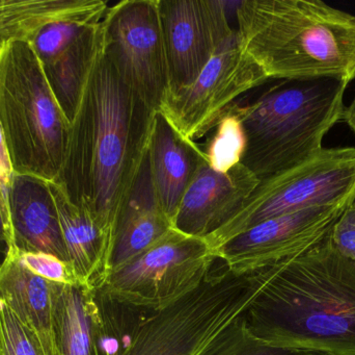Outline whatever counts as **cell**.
<instances>
[{"instance_id":"obj_1","label":"cell","mask_w":355,"mask_h":355,"mask_svg":"<svg viewBox=\"0 0 355 355\" xmlns=\"http://www.w3.org/2000/svg\"><path fill=\"white\" fill-rule=\"evenodd\" d=\"M155 114L108 58L101 21L55 181L71 201L95 218L112 249L119 218L147 154Z\"/></svg>"},{"instance_id":"obj_2","label":"cell","mask_w":355,"mask_h":355,"mask_svg":"<svg viewBox=\"0 0 355 355\" xmlns=\"http://www.w3.org/2000/svg\"><path fill=\"white\" fill-rule=\"evenodd\" d=\"M242 316L266 341L355 355V262L336 249L329 231L269 266L266 285Z\"/></svg>"},{"instance_id":"obj_3","label":"cell","mask_w":355,"mask_h":355,"mask_svg":"<svg viewBox=\"0 0 355 355\" xmlns=\"http://www.w3.org/2000/svg\"><path fill=\"white\" fill-rule=\"evenodd\" d=\"M240 43L269 79H355V15L320 0L236 3Z\"/></svg>"},{"instance_id":"obj_4","label":"cell","mask_w":355,"mask_h":355,"mask_svg":"<svg viewBox=\"0 0 355 355\" xmlns=\"http://www.w3.org/2000/svg\"><path fill=\"white\" fill-rule=\"evenodd\" d=\"M345 79L283 81L254 99L233 104L243 124L244 165L259 179L302 164L323 148V139L343 119Z\"/></svg>"},{"instance_id":"obj_5","label":"cell","mask_w":355,"mask_h":355,"mask_svg":"<svg viewBox=\"0 0 355 355\" xmlns=\"http://www.w3.org/2000/svg\"><path fill=\"white\" fill-rule=\"evenodd\" d=\"M0 127L16 174L58 179L70 122L26 42L0 43Z\"/></svg>"},{"instance_id":"obj_6","label":"cell","mask_w":355,"mask_h":355,"mask_svg":"<svg viewBox=\"0 0 355 355\" xmlns=\"http://www.w3.org/2000/svg\"><path fill=\"white\" fill-rule=\"evenodd\" d=\"M269 268L236 275L223 264L204 283L139 327L125 355H200L258 297Z\"/></svg>"},{"instance_id":"obj_7","label":"cell","mask_w":355,"mask_h":355,"mask_svg":"<svg viewBox=\"0 0 355 355\" xmlns=\"http://www.w3.org/2000/svg\"><path fill=\"white\" fill-rule=\"evenodd\" d=\"M354 200L355 147H323L302 164L261 179L241 208L206 240L217 252L263 221L314 206L347 208Z\"/></svg>"},{"instance_id":"obj_8","label":"cell","mask_w":355,"mask_h":355,"mask_svg":"<svg viewBox=\"0 0 355 355\" xmlns=\"http://www.w3.org/2000/svg\"><path fill=\"white\" fill-rule=\"evenodd\" d=\"M218 260L206 239L172 229L112 270L99 290L119 302L158 312L198 289Z\"/></svg>"},{"instance_id":"obj_9","label":"cell","mask_w":355,"mask_h":355,"mask_svg":"<svg viewBox=\"0 0 355 355\" xmlns=\"http://www.w3.org/2000/svg\"><path fill=\"white\" fill-rule=\"evenodd\" d=\"M267 81L266 73L242 47L236 31L191 85L166 92L158 113L182 137L196 142L214 129L236 101Z\"/></svg>"},{"instance_id":"obj_10","label":"cell","mask_w":355,"mask_h":355,"mask_svg":"<svg viewBox=\"0 0 355 355\" xmlns=\"http://www.w3.org/2000/svg\"><path fill=\"white\" fill-rule=\"evenodd\" d=\"M106 53L123 81L154 112L170 88L158 0H124L103 20Z\"/></svg>"},{"instance_id":"obj_11","label":"cell","mask_w":355,"mask_h":355,"mask_svg":"<svg viewBox=\"0 0 355 355\" xmlns=\"http://www.w3.org/2000/svg\"><path fill=\"white\" fill-rule=\"evenodd\" d=\"M227 6L221 0H158L168 90L191 85L219 48L235 35Z\"/></svg>"},{"instance_id":"obj_12","label":"cell","mask_w":355,"mask_h":355,"mask_svg":"<svg viewBox=\"0 0 355 355\" xmlns=\"http://www.w3.org/2000/svg\"><path fill=\"white\" fill-rule=\"evenodd\" d=\"M345 208L314 206L263 221L221 246L219 261L236 275L258 272L322 239Z\"/></svg>"},{"instance_id":"obj_13","label":"cell","mask_w":355,"mask_h":355,"mask_svg":"<svg viewBox=\"0 0 355 355\" xmlns=\"http://www.w3.org/2000/svg\"><path fill=\"white\" fill-rule=\"evenodd\" d=\"M259 183L260 179L242 164L227 173L216 172L209 167L204 154L173 226L186 235L206 239L241 208Z\"/></svg>"},{"instance_id":"obj_14","label":"cell","mask_w":355,"mask_h":355,"mask_svg":"<svg viewBox=\"0 0 355 355\" xmlns=\"http://www.w3.org/2000/svg\"><path fill=\"white\" fill-rule=\"evenodd\" d=\"M69 261L85 285L100 289L110 272L112 248L93 216L71 201L55 181H47Z\"/></svg>"},{"instance_id":"obj_15","label":"cell","mask_w":355,"mask_h":355,"mask_svg":"<svg viewBox=\"0 0 355 355\" xmlns=\"http://www.w3.org/2000/svg\"><path fill=\"white\" fill-rule=\"evenodd\" d=\"M148 158L158 201L173 222L204 152L196 142L182 137L157 112L150 135Z\"/></svg>"},{"instance_id":"obj_16","label":"cell","mask_w":355,"mask_h":355,"mask_svg":"<svg viewBox=\"0 0 355 355\" xmlns=\"http://www.w3.org/2000/svg\"><path fill=\"white\" fill-rule=\"evenodd\" d=\"M10 206L16 249L45 252L70 262L46 181L15 173Z\"/></svg>"},{"instance_id":"obj_17","label":"cell","mask_w":355,"mask_h":355,"mask_svg":"<svg viewBox=\"0 0 355 355\" xmlns=\"http://www.w3.org/2000/svg\"><path fill=\"white\" fill-rule=\"evenodd\" d=\"M172 229V220L162 210L156 196L147 151L119 218L110 272L151 247Z\"/></svg>"},{"instance_id":"obj_18","label":"cell","mask_w":355,"mask_h":355,"mask_svg":"<svg viewBox=\"0 0 355 355\" xmlns=\"http://www.w3.org/2000/svg\"><path fill=\"white\" fill-rule=\"evenodd\" d=\"M60 286L29 272L12 254L0 267V300L37 337L45 355H58L54 302Z\"/></svg>"},{"instance_id":"obj_19","label":"cell","mask_w":355,"mask_h":355,"mask_svg":"<svg viewBox=\"0 0 355 355\" xmlns=\"http://www.w3.org/2000/svg\"><path fill=\"white\" fill-rule=\"evenodd\" d=\"M108 8L103 0H0V41L31 42L54 23H99Z\"/></svg>"},{"instance_id":"obj_20","label":"cell","mask_w":355,"mask_h":355,"mask_svg":"<svg viewBox=\"0 0 355 355\" xmlns=\"http://www.w3.org/2000/svg\"><path fill=\"white\" fill-rule=\"evenodd\" d=\"M95 291L87 285L62 286L54 302L58 355H99L95 337Z\"/></svg>"},{"instance_id":"obj_21","label":"cell","mask_w":355,"mask_h":355,"mask_svg":"<svg viewBox=\"0 0 355 355\" xmlns=\"http://www.w3.org/2000/svg\"><path fill=\"white\" fill-rule=\"evenodd\" d=\"M100 24L101 22L87 27L64 51L43 64L52 91L70 123L83 77L95 50Z\"/></svg>"},{"instance_id":"obj_22","label":"cell","mask_w":355,"mask_h":355,"mask_svg":"<svg viewBox=\"0 0 355 355\" xmlns=\"http://www.w3.org/2000/svg\"><path fill=\"white\" fill-rule=\"evenodd\" d=\"M95 291V337L99 355H125L151 311L137 308Z\"/></svg>"},{"instance_id":"obj_23","label":"cell","mask_w":355,"mask_h":355,"mask_svg":"<svg viewBox=\"0 0 355 355\" xmlns=\"http://www.w3.org/2000/svg\"><path fill=\"white\" fill-rule=\"evenodd\" d=\"M200 355H331L310 348L272 343L254 336L243 316L236 319Z\"/></svg>"},{"instance_id":"obj_24","label":"cell","mask_w":355,"mask_h":355,"mask_svg":"<svg viewBox=\"0 0 355 355\" xmlns=\"http://www.w3.org/2000/svg\"><path fill=\"white\" fill-rule=\"evenodd\" d=\"M212 131V135L202 152L211 169L227 173L241 164L246 149L243 124L233 106L221 116Z\"/></svg>"},{"instance_id":"obj_25","label":"cell","mask_w":355,"mask_h":355,"mask_svg":"<svg viewBox=\"0 0 355 355\" xmlns=\"http://www.w3.org/2000/svg\"><path fill=\"white\" fill-rule=\"evenodd\" d=\"M8 254H12L17 262L29 272L50 283L62 286L85 285L70 262L62 260L53 254L23 251L16 248L8 251Z\"/></svg>"},{"instance_id":"obj_26","label":"cell","mask_w":355,"mask_h":355,"mask_svg":"<svg viewBox=\"0 0 355 355\" xmlns=\"http://www.w3.org/2000/svg\"><path fill=\"white\" fill-rule=\"evenodd\" d=\"M0 355H45L35 335L0 300Z\"/></svg>"},{"instance_id":"obj_27","label":"cell","mask_w":355,"mask_h":355,"mask_svg":"<svg viewBox=\"0 0 355 355\" xmlns=\"http://www.w3.org/2000/svg\"><path fill=\"white\" fill-rule=\"evenodd\" d=\"M15 171L8 146L0 127V231L3 236L8 252L15 248L14 233L10 218V190Z\"/></svg>"},{"instance_id":"obj_28","label":"cell","mask_w":355,"mask_h":355,"mask_svg":"<svg viewBox=\"0 0 355 355\" xmlns=\"http://www.w3.org/2000/svg\"><path fill=\"white\" fill-rule=\"evenodd\" d=\"M329 239L338 251L355 262V200L334 223Z\"/></svg>"},{"instance_id":"obj_29","label":"cell","mask_w":355,"mask_h":355,"mask_svg":"<svg viewBox=\"0 0 355 355\" xmlns=\"http://www.w3.org/2000/svg\"><path fill=\"white\" fill-rule=\"evenodd\" d=\"M342 120L355 133V97L352 100V104H349V106L345 108Z\"/></svg>"},{"instance_id":"obj_30","label":"cell","mask_w":355,"mask_h":355,"mask_svg":"<svg viewBox=\"0 0 355 355\" xmlns=\"http://www.w3.org/2000/svg\"><path fill=\"white\" fill-rule=\"evenodd\" d=\"M8 256V247H6V242H4L3 236H2L1 231H0V267L3 264Z\"/></svg>"},{"instance_id":"obj_31","label":"cell","mask_w":355,"mask_h":355,"mask_svg":"<svg viewBox=\"0 0 355 355\" xmlns=\"http://www.w3.org/2000/svg\"><path fill=\"white\" fill-rule=\"evenodd\" d=\"M0 43H1V41H0Z\"/></svg>"}]
</instances>
